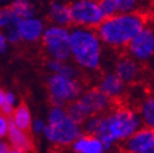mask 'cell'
<instances>
[{"instance_id": "1", "label": "cell", "mask_w": 154, "mask_h": 153, "mask_svg": "<svg viewBox=\"0 0 154 153\" xmlns=\"http://www.w3.org/2000/svg\"><path fill=\"white\" fill-rule=\"evenodd\" d=\"M141 126L142 124L136 108L130 105H112L99 117L95 136L99 137L109 152L119 145H124Z\"/></svg>"}, {"instance_id": "2", "label": "cell", "mask_w": 154, "mask_h": 153, "mask_svg": "<svg viewBox=\"0 0 154 153\" xmlns=\"http://www.w3.org/2000/svg\"><path fill=\"white\" fill-rule=\"evenodd\" d=\"M148 25L147 17L140 11L131 14H115L105 17L97 27L103 45L111 49H126L128 43Z\"/></svg>"}, {"instance_id": "3", "label": "cell", "mask_w": 154, "mask_h": 153, "mask_svg": "<svg viewBox=\"0 0 154 153\" xmlns=\"http://www.w3.org/2000/svg\"><path fill=\"white\" fill-rule=\"evenodd\" d=\"M104 45L95 30L73 27L70 32V61L80 71L95 72L103 65Z\"/></svg>"}, {"instance_id": "4", "label": "cell", "mask_w": 154, "mask_h": 153, "mask_svg": "<svg viewBox=\"0 0 154 153\" xmlns=\"http://www.w3.org/2000/svg\"><path fill=\"white\" fill-rule=\"evenodd\" d=\"M82 133L81 124L76 123L67 114L64 107H51L48 114V121L43 135L55 147L64 148Z\"/></svg>"}, {"instance_id": "5", "label": "cell", "mask_w": 154, "mask_h": 153, "mask_svg": "<svg viewBox=\"0 0 154 153\" xmlns=\"http://www.w3.org/2000/svg\"><path fill=\"white\" fill-rule=\"evenodd\" d=\"M112 107V102L97 88H85L80 97L70 103L65 109L70 118L76 123L83 124L87 119L97 115H103Z\"/></svg>"}, {"instance_id": "6", "label": "cell", "mask_w": 154, "mask_h": 153, "mask_svg": "<svg viewBox=\"0 0 154 153\" xmlns=\"http://www.w3.org/2000/svg\"><path fill=\"white\" fill-rule=\"evenodd\" d=\"M83 89L85 86L80 79L50 73L47 80V91L53 107L66 108L70 103L80 97Z\"/></svg>"}, {"instance_id": "7", "label": "cell", "mask_w": 154, "mask_h": 153, "mask_svg": "<svg viewBox=\"0 0 154 153\" xmlns=\"http://www.w3.org/2000/svg\"><path fill=\"white\" fill-rule=\"evenodd\" d=\"M70 32L69 27L48 26L42 36V45L49 59L69 61L70 60Z\"/></svg>"}, {"instance_id": "8", "label": "cell", "mask_w": 154, "mask_h": 153, "mask_svg": "<svg viewBox=\"0 0 154 153\" xmlns=\"http://www.w3.org/2000/svg\"><path fill=\"white\" fill-rule=\"evenodd\" d=\"M69 4L73 27L97 30L104 20L98 0H71Z\"/></svg>"}, {"instance_id": "9", "label": "cell", "mask_w": 154, "mask_h": 153, "mask_svg": "<svg viewBox=\"0 0 154 153\" xmlns=\"http://www.w3.org/2000/svg\"><path fill=\"white\" fill-rule=\"evenodd\" d=\"M127 55L140 64L152 60L154 55V28L148 23L126 47Z\"/></svg>"}, {"instance_id": "10", "label": "cell", "mask_w": 154, "mask_h": 153, "mask_svg": "<svg viewBox=\"0 0 154 153\" xmlns=\"http://www.w3.org/2000/svg\"><path fill=\"white\" fill-rule=\"evenodd\" d=\"M95 87L112 103L115 101H120L127 92V85H125L114 71L103 73Z\"/></svg>"}, {"instance_id": "11", "label": "cell", "mask_w": 154, "mask_h": 153, "mask_svg": "<svg viewBox=\"0 0 154 153\" xmlns=\"http://www.w3.org/2000/svg\"><path fill=\"white\" fill-rule=\"evenodd\" d=\"M130 153H154V130L141 126L124 143Z\"/></svg>"}, {"instance_id": "12", "label": "cell", "mask_w": 154, "mask_h": 153, "mask_svg": "<svg viewBox=\"0 0 154 153\" xmlns=\"http://www.w3.org/2000/svg\"><path fill=\"white\" fill-rule=\"evenodd\" d=\"M114 72L125 85H132L140 80L142 75V66L128 55H124L115 63Z\"/></svg>"}, {"instance_id": "13", "label": "cell", "mask_w": 154, "mask_h": 153, "mask_svg": "<svg viewBox=\"0 0 154 153\" xmlns=\"http://www.w3.org/2000/svg\"><path fill=\"white\" fill-rule=\"evenodd\" d=\"M45 30L44 22L34 16L26 20H21L18 23V34L21 41L27 43H35L42 39L43 32Z\"/></svg>"}, {"instance_id": "14", "label": "cell", "mask_w": 154, "mask_h": 153, "mask_svg": "<svg viewBox=\"0 0 154 153\" xmlns=\"http://www.w3.org/2000/svg\"><path fill=\"white\" fill-rule=\"evenodd\" d=\"M70 147L73 153H108L99 137L86 132H82Z\"/></svg>"}, {"instance_id": "15", "label": "cell", "mask_w": 154, "mask_h": 153, "mask_svg": "<svg viewBox=\"0 0 154 153\" xmlns=\"http://www.w3.org/2000/svg\"><path fill=\"white\" fill-rule=\"evenodd\" d=\"M48 20L53 26L70 28L72 22H71V12H70L69 2H65V0H53L49 6Z\"/></svg>"}, {"instance_id": "16", "label": "cell", "mask_w": 154, "mask_h": 153, "mask_svg": "<svg viewBox=\"0 0 154 153\" xmlns=\"http://www.w3.org/2000/svg\"><path fill=\"white\" fill-rule=\"evenodd\" d=\"M20 18H18L10 6H5L0 9V28L6 30L8 41L16 44L21 41L20 34H18V23H20Z\"/></svg>"}, {"instance_id": "17", "label": "cell", "mask_w": 154, "mask_h": 153, "mask_svg": "<svg viewBox=\"0 0 154 153\" xmlns=\"http://www.w3.org/2000/svg\"><path fill=\"white\" fill-rule=\"evenodd\" d=\"M8 136H9L11 148L23 152V153H31L33 151V141H32L29 132H25L20 129H17L11 123V120H9Z\"/></svg>"}, {"instance_id": "18", "label": "cell", "mask_w": 154, "mask_h": 153, "mask_svg": "<svg viewBox=\"0 0 154 153\" xmlns=\"http://www.w3.org/2000/svg\"><path fill=\"white\" fill-rule=\"evenodd\" d=\"M11 123L17 127L25 132H31L32 129V115L31 110L26 103H21L18 105L11 115Z\"/></svg>"}, {"instance_id": "19", "label": "cell", "mask_w": 154, "mask_h": 153, "mask_svg": "<svg viewBox=\"0 0 154 153\" xmlns=\"http://www.w3.org/2000/svg\"><path fill=\"white\" fill-rule=\"evenodd\" d=\"M137 113L142 126L154 130V95H147L141 101Z\"/></svg>"}, {"instance_id": "20", "label": "cell", "mask_w": 154, "mask_h": 153, "mask_svg": "<svg viewBox=\"0 0 154 153\" xmlns=\"http://www.w3.org/2000/svg\"><path fill=\"white\" fill-rule=\"evenodd\" d=\"M47 67L51 73L63 75V76H66V77H72V79H80V70L70 60L60 61V60L49 59L47 61Z\"/></svg>"}, {"instance_id": "21", "label": "cell", "mask_w": 154, "mask_h": 153, "mask_svg": "<svg viewBox=\"0 0 154 153\" xmlns=\"http://www.w3.org/2000/svg\"><path fill=\"white\" fill-rule=\"evenodd\" d=\"M10 8L20 20H26V18L33 17L35 11L33 4L28 0H15L10 5Z\"/></svg>"}, {"instance_id": "22", "label": "cell", "mask_w": 154, "mask_h": 153, "mask_svg": "<svg viewBox=\"0 0 154 153\" xmlns=\"http://www.w3.org/2000/svg\"><path fill=\"white\" fill-rule=\"evenodd\" d=\"M118 14H131L138 11L141 0H116Z\"/></svg>"}, {"instance_id": "23", "label": "cell", "mask_w": 154, "mask_h": 153, "mask_svg": "<svg viewBox=\"0 0 154 153\" xmlns=\"http://www.w3.org/2000/svg\"><path fill=\"white\" fill-rule=\"evenodd\" d=\"M98 4H99V9H100L104 18L118 14L116 0H98Z\"/></svg>"}, {"instance_id": "24", "label": "cell", "mask_w": 154, "mask_h": 153, "mask_svg": "<svg viewBox=\"0 0 154 153\" xmlns=\"http://www.w3.org/2000/svg\"><path fill=\"white\" fill-rule=\"evenodd\" d=\"M8 130H9V118L0 113V140L8 135Z\"/></svg>"}, {"instance_id": "25", "label": "cell", "mask_w": 154, "mask_h": 153, "mask_svg": "<svg viewBox=\"0 0 154 153\" xmlns=\"http://www.w3.org/2000/svg\"><path fill=\"white\" fill-rule=\"evenodd\" d=\"M45 125L47 123L43 121L42 119H37L32 123V129L31 131H33L34 133H37V135H41V133L44 132V129H45Z\"/></svg>"}, {"instance_id": "26", "label": "cell", "mask_w": 154, "mask_h": 153, "mask_svg": "<svg viewBox=\"0 0 154 153\" xmlns=\"http://www.w3.org/2000/svg\"><path fill=\"white\" fill-rule=\"evenodd\" d=\"M6 49V37L0 32V54L4 53Z\"/></svg>"}, {"instance_id": "27", "label": "cell", "mask_w": 154, "mask_h": 153, "mask_svg": "<svg viewBox=\"0 0 154 153\" xmlns=\"http://www.w3.org/2000/svg\"><path fill=\"white\" fill-rule=\"evenodd\" d=\"M9 149H10V146L6 142L0 141V153H8Z\"/></svg>"}, {"instance_id": "28", "label": "cell", "mask_w": 154, "mask_h": 153, "mask_svg": "<svg viewBox=\"0 0 154 153\" xmlns=\"http://www.w3.org/2000/svg\"><path fill=\"white\" fill-rule=\"evenodd\" d=\"M5 98H6V93L4 92V89L0 88V108H2L5 103Z\"/></svg>"}, {"instance_id": "29", "label": "cell", "mask_w": 154, "mask_h": 153, "mask_svg": "<svg viewBox=\"0 0 154 153\" xmlns=\"http://www.w3.org/2000/svg\"><path fill=\"white\" fill-rule=\"evenodd\" d=\"M115 153H130V152H128L127 149H125V148L122 147V148H120V149H118V151H116V152H115Z\"/></svg>"}, {"instance_id": "30", "label": "cell", "mask_w": 154, "mask_h": 153, "mask_svg": "<svg viewBox=\"0 0 154 153\" xmlns=\"http://www.w3.org/2000/svg\"><path fill=\"white\" fill-rule=\"evenodd\" d=\"M8 153H23V152H20V151L14 149V148H11V147H10V149H9V152H8Z\"/></svg>"}, {"instance_id": "31", "label": "cell", "mask_w": 154, "mask_h": 153, "mask_svg": "<svg viewBox=\"0 0 154 153\" xmlns=\"http://www.w3.org/2000/svg\"><path fill=\"white\" fill-rule=\"evenodd\" d=\"M150 63H152V65H153V67H154V55H153V58H152V60H150Z\"/></svg>"}, {"instance_id": "32", "label": "cell", "mask_w": 154, "mask_h": 153, "mask_svg": "<svg viewBox=\"0 0 154 153\" xmlns=\"http://www.w3.org/2000/svg\"><path fill=\"white\" fill-rule=\"evenodd\" d=\"M149 2H150V3H153V4H154V0H149Z\"/></svg>"}, {"instance_id": "33", "label": "cell", "mask_w": 154, "mask_h": 153, "mask_svg": "<svg viewBox=\"0 0 154 153\" xmlns=\"http://www.w3.org/2000/svg\"><path fill=\"white\" fill-rule=\"evenodd\" d=\"M150 26H152V27H153V28H154V23H153V25H150Z\"/></svg>"}]
</instances>
